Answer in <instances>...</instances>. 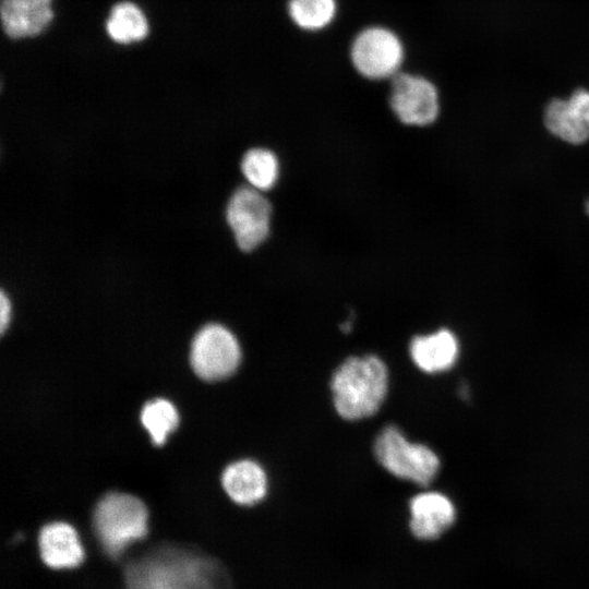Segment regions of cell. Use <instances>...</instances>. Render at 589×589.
Here are the masks:
<instances>
[{
  "mask_svg": "<svg viewBox=\"0 0 589 589\" xmlns=\"http://www.w3.org/2000/svg\"><path fill=\"white\" fill-rule=\"evenodd\" d=\"M148 512L134 495L111 492L103 496L93 514V526L101 550L118 560L134 542L147 534Z\"/></svg>",
  "mask_w": 589,
  "mask_h": 589,
  "instance_id": "3",
  "label": "cell"
},
{
  "mask_svg": "<svg viewBox=\"0 0 589 589\" xmlns=\"http://www.w3.org/2000/svg\"><path fill=\"white\" fill-rule=\"evenodd\" d=\"M241 171L249 185L261 192L271 190L279 177L277 156L266 148H252L241 160Z\"/></svg>",
  "mask_w": 589,
  "mask_h": 589,
  "instance_id": "16",
  "label": "cell"
},
{
  "mask_svg": "<svg viewBox=\"0 0 589 589\" xmlns=\"http://www.w3.org/2000/svg\"><path fill=\"white\" fill-rule=\"evenodd\" d=\"M241 361V348L236 336L221 324L204 325L194 336L190 362L194 373L204 381H220L236 372Z\"/></svg>",
  "mask_w": 589,
  "mask_h": 589,
  "instance_id": "5",
  "label": "cell"
},
{
  "mask_svg": "<svg viewBox=\"0 0 589 589\" xmlns=\"http://www.w3.org/2000/svg\"><path fill=\"white\" fill-rule=\"evenodd\" d=\"M271 215V204L261 191L249 185L232 193L226 218L242 251H252L264 242L269 233Z\"/></svg>",
  "mask_w": 589,
  "mask_h": 589,
  "instance_id": "7",
  "label": "cell"
},
{
  "mask_svg": "<svg viewBox=\"0 0 589 589\" xmlns=\"http://www.w3.org/2000/svg\"><path fill=\"white\" fill-rule=\"evenodd\" d=\"M586 211H587V213L589 215V201L586 203Z\"/></svg>",
  "mask_w": 589,
  "mask_h": 589,
  "instance_id": "20",
  "label": "cell"
},
{
  "mask_svg": "<svg viewBox=\"0 0 589 589\" xmlns=\"http://www.w3.org/2000/svg\"><path fill=\"white\" fill-rule=\"evenodd\" d=\"M11 321V301L4 291L0 293V329L3 334Z\"/></svg>",
  "mask_w": 589,
  "mask_h": 589,
  "instance_id": "19",
  "label": "cell"
},
{
  "mask_svg": "<svg viewBox=\"0 0 589 589\" xmlns=\"http://www.w3.org/2000/svg\"><path fill=\"white\" fill-rule=\"evenodd\" d=\"M456 336L448 329L412 338L409 347L413 363L423 372L438 373L450 369L458 357Z\"/></svg>",
  "mask_w": 589,
  "mask_h": 589,
  "instance_id": "14",
  "label": "cell"
},
{
  "mask_svg": "<svg viewBox=\"0 0 589 589\" xmlns=\"http://www.w3.org/2000/svg\"><path fill=\"white\" fill-rule=\"evenodd\" d=\"M389 105L399 121L416 127L434 122L440 109L437 89L431 81L401 72L392 79Z\"/></svg>",
  "mask_w": 589,
  "mask_h": 589,
  "instance_id": "8",
  "label": "cell"
},
{
  "mask_svg": "<svg viewBox=\"0 0 589 589\" xmlns=\"http://www.w3.org/2000/svg\"><path fill=\"white\" fill-rule=\"evenodd\" d=\"M409 515L411 534L420 541H434L454 525L456 508L445 494L425 491L410 500Z\"/></svg>",
  "mask_w": 589,
  "mask_h": 589,
  "instance_id": "9",
  "label": "cell"
},
{
  "mask_svg": "<svg viewBox=\"0 0 589 589\" xmlns=\"http://www.w3.org/2000/svg\"><path fill=\"white\" fill-rule=\"evenodd\" d=\"M141 422L155 445H163L179 422V414L167 399L156 398L147 401L141 411Z\"/></svg>",
  "mask_w": 589,
  "mask_h": 589,
  "instance_id": "18",
  "label": "cell"
},
{
  "mask_svg": "<svg viewBox=\"0 0 589 589\" xmlns=\"http://www.w3.org/2000/svg\"><path fill=\"white\" fill-rule=\"evenodd\" d=\"M374 456L393 476L423 486L434 480L441 465L429 446L408 441L395 425H387L378 433Z\"/></svg>",
  "mask_w": 589,
  "mask_h": 589,
  "instance_id": "4",
  "label": "cell"
},
{
  "mask_svg": "<svg viewBox=\"0 0 589 589\" xmlns=\"http://www.w3.org/2000/svg\"><path fill=\"white\" fill-rule=\"evenodd\" d=\"M38 548L41 561L53 569L74 568L84 561V549L76 530L63 521H53L41 527Z\"/></svg>",
  "mask_w": 589,
  "mask_h": 589,
  "instance_id": "12",
  "label": "cell"
},
{
  "mask_svg": "<svg viewBox=\"0 0 589 589\" xmlns=\"http://www.w3.org/2000/svg\"><path fill=\"white\" fill-rule=\"evenodd\" d=\"M544 124L567 143H585L589 139V91L579 88L568 99L551 100L544 110Z\"/></svg>",
  "mask_w": 589,
  "mask_h": 589,
  "instance_id": "10",
  "label": "cell"
},
{
  "mask_svg": "<svg viewBox=\"0 0 589 589\" xmlns=\"http://www.w3.org/2000/svg\"><path fill=\"white\" fill-rule=\"evenodd\" d=\"M227 495L237 504L253 506L267 493V477L260 464L251 459L231 462L221 474Z\"/></svg>",
  "mask_w": 589,
  "mask_h": 589,
  "instance_id": "13",
  "label": "cell"
},
{
  "mask_svg": "<svg viewBox=\"0 0 589 589\" xmlns=\"http://www.w3.org/2000/svg\"><path fill=\"white\" fill-rule=\"evenodd\" d=\"M337 12L336 0H289L288 13L292 22L309 32L323 29Z\"/></svg>",
  "mask_w": 589,
  "mask_h": 589,
  "instance_id": "17",
  "label": "cell"
},
{
  "mask_svg": "<svg viewBox=\"0 0 589 589\" xmlns=\"http://www.w3.org/2000/svg\"><path fill=\"white\" fill-rule=\"evenodd\" d=\"M107 36L116 44L131 45L144 40L149 23L144 11L132 1L112 5L105 22Z\"/></svg>",
  "mask_w": 589,
  "mask_h": 589,
  "instance_id": "15",
  "label": "cell"
},
{
  "mask_svg": "<svg viewBox=\"0 0 589 589\" xmlns=\"http://www.w3.org/2000/svg\"><path fill=\"white\" fill-rule=\"evenodd\" d=\"M53 0H1L0 20L11 39L40 35L53 20Z\"/></svg>",
  "mask_w": 589,
  "mask_h": 589,
  "instance_id": "11",
  "label": "cell"
},
{
  "mask_svg": "<svg viewBox=\"0 0 589 589\" xmlns=\"http://www.w3.org/2000/svg\"><path fill=\"white\" fill-rule=\"evenodd\" d=\"M125 589H232L226 566L199 550L175 544L155 546L128 561Z\"/></svg>",
  "mask_w": 589,
  "mask_h": 589,
  "instance_id": "1",
  "label": "cell"
},
{
  "mask_svg": "<svg viewBox=\"0 0 589 589\" xmlns=\"http://www.w3.org/2000/svg\"><path fill=\"white\" fill-rule=\"evenodd\" d=\"M404 56L402 41L397 34L384 26L362 29L350 47L353 68L371 80L393 79L399 73Z\"/></svg>",
  "mask_w": 589,
  "mask_h": 589,
  "instance_id": "6",
  "label": "cell"
},
{
  "mask_svg": "<svg viewBox=\"0 0 589 589\" xmlns=\"http://www.w3.org/2000/svg\"><path fill=\"white\" fill-rule=\"evenodd\" d=\"M330 388L334 407L342 419L369 418L387 395V366L374 354L349 357L334 372Z\"/></svg>",
  "mask_w": 589,
  "mask_h": 589,
  "instance_id": "2",
  "label": "cell"
}]
</instances>
